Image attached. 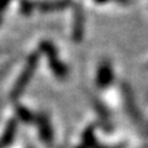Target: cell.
<instances>
[{"instance_id": "1", "label": "cell", "mask_w": 148, "mask_h": 148, "mask_svg": "<svg viewBox=\"0 0 148 148\" xmlns=\"http://www.w3.org/2000/svg\"><path fill=\"white\" fill-rule=\"evenodd\" d=\"M36 66H37V56L32 54L31 57L29 58V61H27L24 71H22V73L20 74V77H18L17 82L15 83V85H14V89H12V96L14 98L18 96L22 91H24V89L27 85V83L30 82L31 77L34 75Z\"/></svg>"}, {"instance_id": "10", "label": "cell", "mask_w": 148, "mask_h": 148, "mask_svg": "<svg viewBox=\"0 0 148 148\" xmlns=\"http://www.w3.org/2000/svg\"><path fill=\"white\" fill-rule=\"evenodd\" d=\"M1 21H3V15H0V24H1Z\"/></svg>"}, {"instance_id": "6", "label": "cell", "mask_w": 148, "mask_h": 148, "mask_svg": "<svg viewBox=\"0 0 148 148\" xmlns=\"http://www.w3.org/2000/svg\"><path fill=\"white\" fill-rule=\"evenodd\" d=\"M83 16L82 14L79 12V15H78V12L75 14V22H74V38L75 41H80L82 36H83Z\"/></svg>"}, {"instance_id": "3", "label": "cell", "mask_w": 148, "mask_h": 148, "mask_svg": "<svg viewBox=\"0 0 148 148\" xmlns=\"http://www.w3.org/2000/svg\"><path fill=\"white\" fill-rule=\"evenodd\" d=\"M114 79V74H112V68L111 64L108 62H104L99 67L98 71V77H96V82L100 86H106L111 84V82Z\"/></svg>"}, {"instance_id": "9", "label": "cell", "mask_w": 148, "mask_h": 148, "mask_svg": "<svg viewBox=\"0 0 148 148\" xmlns=\"http://www.w3.org/2000/svg\"><path fill=\"white\" fill-rule=\"evenodd\" d=\"M96 3H100V4H103V3H106V1H110V0H95ZM117 1H122V0H117Z\"/></svg>"}, {"instance_id": "2", "label": "cell", "mask_w": 148, "mask_h": 148, "mask_svg": "<svg viewBox=\"0 0 148 148\" xmlns=\"http://www.w3.org/2000/svg\"><path fill=\"white\" fill-rule=\"evenodd\" d=\"M41 48H42V51L48 56V61H49V64H51V68H52L53 73L56 74L57 77L59 78H63L67 75V68L66 66L59 61V59H57V53H56V48L52 46V43L49 42H43L42 45H41Z\"/></svg>"}, {"instance_id": "4", "label": "cell", "mask_w": 148, "mask_h": 148, "mask_svg": "<svg viewBox=\"0 0 148 148\" xmlns=\"http://www.w3.org/2000/svg\"><path fill=\"white\" fill-rule=\"evenodd\" d=\"M69 5V3L67 0H59V1H48V3H40L38 9L43 12H51V11H58L62 9L67 8Z\"/></svg>"}, {"instance_id": "7", "label": "cell", "mask_w": 148, "mask_h": 148, "mask_svg": "<svg viewBox=\"0 0 148 148\" xmlns=\"http://www.w3.org/2000/svg\"><path fill=\"white\" fill-rule=\"evenodd\" d=\"M17 114H18V116H20V119L24 120V121H26V122H30V121L34 120L32 114L30 112L29 110H26L25 108H18L17 109Z\"/></svg>"}, {"instance_id": "8", "label": "cell", "mask_w": 148, "mask_h": 148, "mask_svg": "<svg viewBox=\"0 0 148 148\" xmlns=\"http://www.w3.org/2000/svg\"><path fill=\"white\" fill-rule=\"evenodd\" d=\"M11 3V0H0V15L3 14V11L5 10V8Z\"/></svg>"}, {"instance_id": "5", "label": "cell", "mask_w": 148, "mask_h": 148, "mask_svg": "<svg viewBox=\"0 0 148 148\" xmlns=\"http://www.w3.org/2000/svg\"><path fill=\"white\" fill-rule=\"evenodd\" d=\"M40 133L42 140L46 142H51L52 141V130H51V125L48 119L46 117H41L40 119Z\"/></svg>"}]
</instances>
